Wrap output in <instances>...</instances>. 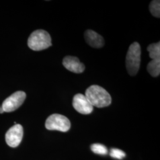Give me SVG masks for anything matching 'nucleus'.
<instances>
[{"label": "nucleus", "mask_w": 160, "mask_h": 160, "mask_svg": "<svg viewBox=\"0 0 160 160\" xmlns=\"http://www.w3.org/2000/svg\"><path fill=\"white\" fill-rule=\"evenodd\" d=\"M85 96L94 107L103 108L112 103V97L104 88L98 85H92L86 90Z\"/></svg>", "instance_id": "f257e3e1"}, {"label": "nucleus", "mask_w": 160, "mask_h": 160, "mask_svg": "<svg viewBox=\"0 0 160 160\" xmlns=\"http://www.w3.org/2000/svg\"><path fill=\"white\" fill-rule=\"evenodd\" d=\"M141 49L137 42L129 46L126 57V67L128 74L131 76L137 74L140 68Z\"/></svg>", "instance_id": "f03ea898"}, {"label": "nucleus", "mask_w": 160, "mask_h": 160, "mask_svg": "<svg viewBox=\"0 0 160 160\" xmlns=\"http://www.w3.org/2000/svg\"><path fill=\"white\" fill-rule=\"evenodd\" d=\"M28 45L34 51H40L52 46L50 34L44 30H36L30 35Z\"/></svg>", "instance_id": "7ed1b4c3"}, {"label": "nucleus", "mask_w": 160, "mask_h": 160, "mask_svg": "<svg viewBox=\"0 0 160 160\" xmlns=\"http://www.w3.org/2000/svg\"><path fill=\"white\" fill-rule=\"evenodd\" d=\"M45 127L50 131L66 132L68 131L71 128V122L66 116L55 113L48 118L45 122Z\"/></svg>", "instance_id": "20e7f679"}, {"label": "nucleus", "mask_w": 160, "mask_h": 160, "mask_svg": "<svg viewBox=\"0 0 160 160\" xmlns=\"http://www.w3.org/2000/svg\"><path fill=\"white\" fill-rule=\"evenodd\" d=\"M26 97L24 92H15L10 97L7 98L2 104L4 112H12L20 107Z\"/></svg>", "instance_id": "39448f33"}, {"label": "nucleus", "mask_w": 160, "mask_h": 160, "mask_svg": "<svg viewBox=\"0 0 160 160\" xmlns=\"http://www.w3.org/2000/svg\"><path fill=\"white\" fill-rule=\"evenodd\" d=\"M23 137V126L20 124L14 125L6 133V142L10 147H17L21 142Z\"/></svg>", "instance_id": "423d86ee"}, {"label": "nucleus", "mask_w": 160, "mask_h": 160, "mask_svg": "<svg viewBox=\"0 0 160 160\" xmlns=\"http://www.w3.org/2000/svg\"><path fill=\"white\" fill-rule=\"evenodd\" d=\"M72 106L78 113L82 114H90L93 110V106L85 95L78 93L75 94L72 100Z\"/></svg>", "instance_id": "0eeeda50"}, {"label": "nucleus", "mask_w": 160, "mask_h": 160, "mask_svg": "<svg viewBox=\"0 0 160 160\" xmlns=\"http://www.w3.org/2000/svg\"><path fill=\"white\" fill-rule=\"evenodd\" d=\"M64 67L69 71L75 74H81L85 70V65L81 63L77 57L73 56H66L62 61Z\"/></svg>", "instance_id": "6e6552de"}, {"label": "nucleus", "mask_w": 160, "mask_h": 160, "mask_svg": "<svg viewBox=\"0 0 160 160\" xmlns=\"http://www.w3.org/2000/svg\"><path fill=\"white\" fill-rule=\"evenodd\" d=\"M84 38L87 43L94 48H101L105 43L103 37L92 30H86L84 33Z\"/></svg>", "instance_id": "1a4fd4ad"}, {"label": "nucleus", "mask_w": 160, "mask_h": 160, "mask_svg": "<svg viewBox=\"0 0 160 160\" xmlns=\"http://www.w3.org/2000/svg\"><path fill=\"white\" fill-rule=\"evenodd\" d=\"M147 71L152 77H157L160 74V59H152L147 65Z\"/></svg>", "instance_id": "9d476101"}, {"label": "nucleus", "mask_w": 160, "mask_h": 160, "mask_svg": "<svg viewBox=\"0 0 160 160\" xmlns=\"http://www.w3.org/2000/svg\"><path fill=\"white\" fill-rule=\"evenodd\" d=\"M149 56L152 59H160V42L152 43L147 47Z\"/></svg>", "instance_id": "9b49d317"}, {"label": "nucleus", "mask_w": 160, "mask_h": 160, "mask_svg": "<svg viewBox=\"0 0 160 160\" xmlns=\"http://www.w3.org/2000/svg\"><path fill=\"white\" fill-rule=\"evenodd\" d=\"M149 10L155 17H160V1L159 0L152 1L149 6Z\"/></svg>", "instance_id": "f8f14e48"}, {"label": "nucleus", "mask_w": 160, "mask_h": 160, "mask_svg": "<svg viewBox=\"0 0 160 160\" xmlns=\"http://www.w3.org/2000/svg\"><path fill=\"white\" fill-rule=\"evenodd\" d=\"M91 149L92 151L97 154L106 155L108 153V148L100 143H94L91 145Z\"/></svg>", "instance_id": "ddd939ff"}, {"label": "nucleus", "mask_w": 160, "mask_h": 160, "mask_svg": "<svg viewBox=\"0 0 160 160\" xmlns=\"http://www.w3.org/2000/svg\"><path fill=\"white\" fill-rule=\"evenodd\" d=\"M110 157L118 160H122L126 157V154L122 150L117 148H112L110 152Z\"/></svg>", "instance_id": "4468645a"}, {"label": "nucleus", "mask_w": 160, "mask_h": 160, "mask_svg": "<svg viewBox=\"0 0 160 160\" xmlns=\"http://www.w3.org/2000/svg\"><path fill=\"white\" fill-rule=\"evenodd\" d=\"M4 112V110L2 109V106H0V113H3Z\"/></svg>", "instance_id": "2eb2a0df"}]
</instances>
